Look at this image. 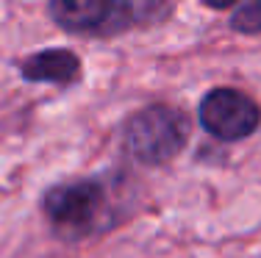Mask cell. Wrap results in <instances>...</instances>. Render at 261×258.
Listing matches in <instances>:
<instances>
[{
    "label": "cell",
    "instance_id": "4",
    "mask_svg": "<svg viewBox=\"0 0 261 258\" xmlns=\"http://www.w3.org/2000/svg\"><path fill=\"white\" fill-rule=\"evenodd\" d=\"M200 125L220 142H239L261 125V108L253 97L231 86H217L200 100Z\"/></svg>",
    "mask_w": 261,
    "mask_h": 258
},
{
    "label": "cell",
    "instance_id": "3",
    "mask_svg": "<svg viewBox=\"0 0 261 258\" xmlns=\"http://www.w3.org/2000/svg\"><path fill=\"white\" fill-rule=\"evenodd\" d=\"M56 25L70 34L114 36L139 22V17H153V6L120 3V0H56L47 6Z\"/></svg>",
    "mask_w": 261,
    "mask_h": 258
},
{
    "label": "cell",
    "instance_id": "1",
    "mask_svg": "<svg viewBox=\"0 0 261 258\" xmlns=\"http://www.w3.org/2000/svg\"><path fill=\"white\" fill-rule=\"evenodd\" d=\"M189 117L172 106H147L125 122V150L139 164L159 167L178 156L189 142Z\"/></svg>",
    "mask_w": 261,
    "mask_h": 258
},
{
    "label": "cell",
    "instance_id": "2",
    "mask_svg": "<svg viewBox=\"0 0 261 258\" xmlns=\"http://www.w3.org/2000/svg\"><path fill=\"white\" fill-rule=\"evenodd\" d=\"M106 208V189L97 181L56 183L42 197V211L64 239H84L97 228Z\"/></svg>",
    "mask_w": 261,
    "mask_h": 258
},
{
    "label": "cell",
    "instance_id": "6",
    "mask_svg": "<svg viewBox=\"0 0 261 258\" xmlns=\"http://www.w3.org/2000/svg\"><path fill=\"white\" fill-rule=\"evenodd\" d=\"M231 28L242 31V34H261V0L236 6L231 17Z\"/></svg>",
    "mask_w": 261,
    "mask_h": 258
},
{
    "label": "cell",
    "instance_id": "5",
    "mask_svg": "<svg viewBox=\"0 0 261 258\" xmlns=\"http://www.w3.org/2000/svg\"><path fill=\"white\" fill-rule=\"evenodd\" d=\"M20 75L34 83L70 86L81 78V59L64 47H50V50L34 53L25 61H20Z\"/></svg>",
    "mask_w": 261,
    "mask_h": 258
}]
</instances>
